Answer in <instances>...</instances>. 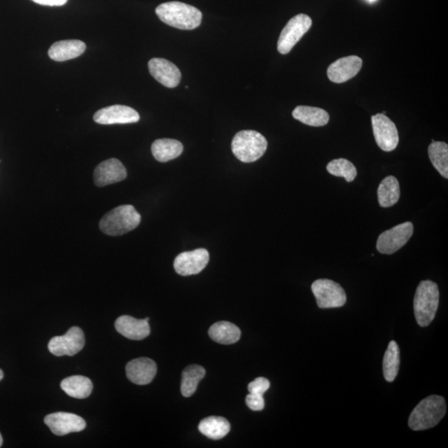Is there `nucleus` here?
I'll return each instance as SVG.
<instances>
[{"label":"nucleus","instance_id":"7c9ffc66","mask_svg":"<svg viewBox=\"0 0 448 448\" xmlns=\"http://www.w3.org/2000/svg\"><path fill=\"white\" fill-rule=\"evenodd\" d=\"M246 404L252 411H261L265 408L263 395L256 393H249L246 397Z\"/></svg>","mask_w":448,"mask_h":448},{"label":"nucleus","instance_id":"f03ea898","mask_svg":"<svg viewBox=\"0 0 448 448\" xmlns=\"http://www.w3.org/2000/svg\"><path fill=\"white\" fill-rule=\"evenodd\" d=\"M447 411L446 401L442 396L431 395L415 407L409 419V426L413 431L431 429L442 420Z\"/></svg>","mask_w":448,"mask_h":448},{"label":"nucleus","instance_id":"9d476101","mask_svg":"<svg viewBox=\"0 0 448 448\" xmlns=\"http://www.w3.org/2000/svg\"><path fill=\"white\" fill-rule=\"evenodd\" d=\"M373 136L382 151L390 152L398 147L400 137L398 129L388 116L384 114H376L371 118Z\"/></svg>","mask_w":448,"mask_h":448},{"label":"nucleus","instance_id":"4be33fe9","mask_svg":"<svg viewBox=\"0 0 448 448\" xmlns=\"http://www.w3.org/2000/svg\"><path fill=\"white\" fill-rule=\"evenodd\" d=\"M61 388L70 397L82 400L88 398L93 392V384L88 377L74 375L61 382Z\"/></svg>","mask_w":448,"mask_h":448},{"label":"nucleus","instance_id":"6e6552de","mask_svg":"<svg viewBox=\"0 0 448 448\" xmlns=\"http://www.w3.org/2000/svg\"><path fill=\"white\" fill-rule=\"evenodd\" d=\"M413 234V225L411 222L398 224L391 230L382 232L377 240L376 248L382 254H393L409 242Z\"/></svg>","mask_w":448,"mask_h":448},{"label":"nucleus","instance_id":"473e14b6","mask_svg":"<svg viewBox=\"0 0 448 448\" xmlns=\"http://www.w3.org/2000/svg\"><path fill=\"white\" fill-rule=\"evenodd\" d=\"M3 372L1 368H0V381L3 380Z\"/></svg>","mask_w":448,"mask_h":448},{"label":"nucleus","instance_id":"f3484780","mask_svg":"<svg viewBox=\"0 0 448 448\" xmlns=\"http://www.w3.org/2000/svg\"><path fill=\"white\" fill-rule=\"evenodd\" d=\"M127 376L132 383L138 385H145L151 382L156 377L157 366L155 361L151 359H135L127 364Z\"/></svg>","mask_w":448,"mask_h":448},{"label":"nucleus","instance_id":"4468645a","mask_svg":"<svg viewBox=\"0 0 448 448\" xmlns=\"http://www.w3.org/2000/svg\"><path fill=\"white\" fill-rule=\"evenodd\" d=\"M149 73L160 84L174 88L180 84L181 73L173 62L165 58H152L148 64Z\"/></svg>","mask_w":448,"mask_h":448},{"label":"nucleus","instance_id":"1a4fd4ad","mask_svg":"<svg viewBox=\"0 0 448 448\" xmlns=\"http://www.w3.org/2000/svg\"><path fill=\"white\" fill-rule=\"evenodd\" d=\"M85 346V336L81 328L73 326L64 335L55 336L48 343V351L55 356H73Z\"/></svg>","mask_w":448,"mask_h":448},{"label":"nucleus","instance_id":"2f4dec72","mask_svg":"<svg viewBox=\"0 0 448 448\" xmlns=\"http://www.w3.org/2000/svg\"><path fill=\"white\" fill-rule=\"evenodd\" d=\"M32 1L44 6H62L68 0H32Z\"/></svg>","mask_w":448,"mask_h":448},{"label":"nucleus","instance_id":"2eb2a0df","mask_svg":"<svg viewBox=\"0 0 448 448\" xmlns=\"http://www.w3.org/2000/svg\"><path fill=\"white\" fill-rule=\"evenodd\" d=\"M127 177L126 167L115 158L102 162L94 171V183L98 187L115 184L126 180Z\"/></svg>","mask_w":448,"mask_h":448},{"label":"nucleus","instance_id":"dca6fc26","mask_svg":"<svg viewBox=\"0 0 448 448\" xmlns=\"http://www.w3.org/2000/svg\"><path fill=\"white\" fill-rule=\"evenodd\" d=\"M362 64V59L357 56L339 58L328 68L327 76L335 83L346 82L359 73Z\"/></svg>","mask_w":448,"mask_h":448},{"label":"nucleus","instance_id":"ddd939ff","mask_svg":"<svg viewBox=\"0 0 448 448\" xmlns=\"http://www.w3.org/2000/svg\"><path fill=\"white\" fill-rule=\"evenodd\" d=\"M93 120L100 124H131L138 122L140 115L130 106L114 105L95 112Z\"/></svg>","mask_w":448,"mask_h":448},{"label":"nucleus","instance_id":"39448f33","mask_svg":"<svg viewBox=\"0 0 448 448\" xmlns=\"http://www.w3.org/2000/svg\"><path fill=\"white\" fill-rule=\"evenodd\" d=\"M267 149V139L256 131H239L232 142V153L243 163H252L259 160Z\"/></svg>","mask_w":448,"mask_h":448},{"label":"nucleus","instance_id":"b1692460","mask_svg":"<svg viewBox=\"0 0 448 448\" xmlns=\"http://www.w3.org/2000/svg\"><path fill=\"white\" fill-rule=\"evenodd\" d=\"M400 187L397 178L388 176L384 178L377 188V201L383 207H392L400 200Z\"/></svg>","mask_w":448,"mask_h":448},{"label":"nucleus","instance_id":"0eeeda50","mask_svg":"<svg viewBox=\"0 0 448 448\" xmlns=\"http://www.w3.org/2000/svg\"><path fill=\"white\" fill-rule=\"evenodd\" d=\"M311 25H312V20L306 15H298L290 19L288 24L282 29L278 39V52L288 54L292 51L294 46L309 31Z\"/></svg>","mask_w":448,"mask_h":448},{"label":"nucleus","instance_id":"6ab92c4d","mask_svg":"<svg viewBox=\"0 0 448 448\" xmlns=\"http://www.w3.org/2000/svg\"><path fill=\"white\" fill-rule=\"evenodd\" d=\"M86 44L80 40L56 41L48 50V56L57 62H65L81 56L86 50Z\"/></svg>","mask_w":448,"mask_h":448},{"label":"nucleus","instance_id":"a878e982","mask_svg":"<svg viewBox=\"0 0 448 448\" xmlns=\"http://www.w3.org/2000/svg\"><path fill=\"white\" fill-rule=\"evenodd\" d=\"M206 375L205 368L200 365L192 364L184 369L182 373V395L189 398L196 392L198 384Z\"/></svg>","mask_w":448,"mask_h":448},{"label":"nucleus","instance_id":"bb28decb","mask_svg":"<svg viewBox=\"0 0 448 448\" xmlns=\"http://www.w3.org/2000/svg\"><path fill=\"white\" fill-rule=\"evenodd\" d=\"M400 352L398 344L392 340L385 351L383 361V371L386 381L393 382L400 371Z\"/></svg>","mask_w":448,"mask_h":448},{"label":"nucleus","instance_id":"20e7f679","mask_svg":"<svg viewBox=\"0 0 448 448\" xmlns=\"http://www.w3.org/2000/svg\"><path fill=\"white\" fill-rule=\"evenodd\" d=\"M140 221L141 216L134 206L120 205L104 215L99 227L104 234L120 236L134 230Z\"/></svg>","mask_w":448,"mask_h":448},{"label":"nucleus","instance_id":"393cba45","mask_svg":"<svg viewBox=\"0 0 448 448\" xmlns=\"http://www.w3.org/2000/svg\"><path fill=\"white\" fill-rule=\"evenodd\" d=\"M230 423L226 418L212 416L199 422L198 430L207 438L213 440L222 439L230 433Z\"/></svg>","mask_w":448,"mask_h":448},{"label":"nucleus","instance_id":"a211bd4d","mask_svg":"<svg viewBox=\"0 0 448 448\" xmlns=\"http://www.w3.org/2000/svg\"><path fill=\"white\" fill-rule=\"evenodd\" d=\"M115 327L120 335L133 340L143 339L151 334V327L148 321L144 319H138L130 315H122L116 319Z\"/></svg>","mask_w":448,"mask_h":448},{"label":"nucleus","instance_id":"f704fd0d","mask_svg":"<svg viewBox=\"0 0 448 448\" xmlns=\"http://www.w3.org/2000/svg\"><path fill=\"white\" fill-rule=\"evenodd\" d=\"M368 1H369V2H375V1H376V0H368Z\"/></svg>","mask_w":448,"mask_h":448},{"label":"nucleus","instance_id":"9b49d317","mask_svg":"<svg viewBox=\"0 0 448 448\" xmlns=\"http://www.w3.org/2000/svg\"><path fill=\"white\" fill-rule=\"evenodd\" d=\"M209 261V252L205 248H198L178 254L174 261V268L180 276L196 275L206 268Z\"/></svg>","mask_w":448,"mask_h":448},{"label":"nucleus","instance_id":"f8f14e48","mask_svg":"<svg viewBox=\"0 0 448 448\" xmlns=\"http://www.w3.org/2000/svg\"><path fill=\"white\" fill-rule=\"evenodd\" d=\"M47 425L53 434L65 436L72 433H79L86 429L84 419L77 414L58 412L47 415L44 418Z\"/></svg>","mask_w":448,"mask_h":448},{"label":"nucleus","instance_id":"72a5a7b5","mask_svg":"<svg viewBox=\"0 0 448 448\" xmlns=\"http://www.w3.org/2000/svg\"><path fill=\"white\" fill-rule=\"evenodd\" d=\"M3 445V437L1 433H0V447Z\"/></svg>","mask_w":448,"mask_h":448},{"label":"nucleus","instance_id":"c756f323","mask_svg":"<svg viewBox=\"0 0 448 448\" xmlns=\"http://www.w3.org/2000/svg\"><path fill=\"white\" fill-rule=\"evenodd\" d=\"M269 388L270 382L263 377H256L255 380H253L248 384V391L250 393L260 394V395H263Z\"/></svg>","mask_w":448,"mask_h":448},{"label":"nucleus","instance_id":"aec40b11","mask_svg":"<svg viewBox=\"0 0 448 448\" xmlns=\"http://www.w3.org/2000/svg\"><path fill=\"white\" fill-rule=\"evenodd\" d=\"M295 119L310 127H324L329 122L330 115L319 107L299 106L292 112Z\"/></svg>","mask_w":448,"mask_h":448},{"label":"nucleus","instance_id":"423d86ee","mask_svg":"<svg viewBox=\"0 0 448 448\" xmlns=\"http://www.w3.org/2000/svg\"><path fill=\"white\" fill-rule=\"evenodd\" d=\"M319 308H338L346 304L347 297L342 286L329 279H319L311 285Z\"/></svg>","mask_w":448,"mask_h":448},{"label":"nucleus","instance_id":"5701e85b","mask_svg":"<svg viewBox=\"0 0 448 448\" xmlns=\"http://www.w3.org/2000/svg\"><path fill=\"white\" fill-rule=\"evenodd\" d=\"M209 335L215 342L222 344H232L238 342L241 331L234 324L228 321H219L209 328Z\"/></svg>","mask_w":448,"mask_h":448},{"label":"nucleus","instance_id":"f257e3e1","mask_svg":"<svg viewBox=\"0 0 448 448\" xmlns=\"http://www.w3.org/2000/svg\"><path fill=\"white\" fill-rule=\"evenodd\" d=\"M156 12L162 22L182 30H193L199 27L203 18L197 8L177 1L161 3Z\"/></svg>","mask_w":448,"mask_h":448},{"label":"nucleus","instance_id":"7ed1b4c3","mask_svg":"<svg viewBox=\"0 0 448 448\" xmlns=\"http://www.w3.org/2000/svg\"><path fill=\"white\" fill-rule=\"evenodd\" d=\"M439 305V290L435 282L422 281L418 286L413 300L415 318L418 326L427 327L433 322Z\"/></svg>","mask_w":448,"mask_h":448},{"label":"nucleus","instance_id":"cd10ccee","mask_svg":"<svg viewBox=\"0 0 448 448\" xmlns=\"http://www.w3.org/2000/svg\"><path fill=\"white\" fill-rule=\"evenodd\" d=\"M431 164L443 178H448V145L441 141H433L429 147Z\"/></svg>","mask_w":448,"mask_h":448},{"label":"nucleus","instance_id":"412c9836","mask_svg":"<svg viewBox=\"0 0 448 448\" xmlns=\"http://www.w3.org/2000/svg\"><path fill=\"white\" fill-rule=\"evenodd\" d=\"M184 151L180 141L173 139H159L153 141L151 152L155 159L162 163L176 159Z\"/></svg>","mask_w":448,"mask_h":448},{"label":"nucleus","instance_id":"c85d7f7f","mask_svg":"<svg viewBox=\"0 0 448 448\" xmlns=\"http://www.w3.org/2000/svg\"><path fill=\"white\" fill-rule=\"evenodd\" d=\"M326 169L332 176L342 177L347 182L354 181L357 176L355 166L350 160L342 158L330 161Z\"/></svg>","mask_w":448,"mask_h":448}]
</instances>
